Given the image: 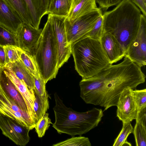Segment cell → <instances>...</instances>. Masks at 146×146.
Returning <instances> with one entry per match:
<instances>
[{"instance_id": "16", "label": "cell", "mask_w": 146, "mask_h": 146, "mask_svg": "<svg viewBox=\"0 0 146 146\" xmlns=\"http://www.w3.org/2000/svg\"><path fill=\"white\" fill-rule=\"evenodd\" d=\"M3 68L5 72L23 96L27 107L29 114L34 124L33 108L35 100L34 90H31L26 84L18 78L9 68L6 67Z\"/></svg>"}, {"instance_id": "14", "label": "cell", "mask_w": 146, "mask_h": 146, "mask_svg": "<svg viewBox=\"0 0 146 146\" xmlns=\"http://www.w3.org/2000/svg\"><path fill=\"white\" fill-rule=\"evenodd\" d=\"M104 51L110 64L116 62L124 56L122 48L115 38L111 35L103 32L100 39Z\"/></svg>"}, {"instance_id": "37", "label": "cell", "mask_w": 146, "mask_h": 146, "mask_svg": "<svg viewBox=\"0 0 146 146\" xmlns=\"http://www.w3.org/2000/svg\"><path fill=\"white\" fill-rule=\"evenodd\" d=\"M122 0H110V7L116 6L120 3Z\"/></svg>"}, {"instance_id": "26", "label": "cell", "mask_w": 146, "mask_h": 146, "mask_svg": "<svg viewBox=\"0 0 146 146\" xmlns=\"http://www.w3.org/2000/svg\"><path fill=\"white\" fill-rule=\"evenodd\" d=\"M89 138L80 136L72 137L66 140L53 144L52 146H91Z\"/></svg>"}, {"instance_id": "2", "label": "cell", "mask_w": 146, "mask_h": 146, "mask_svg": "<svg viewBox=\"0 0 146 146\" xmlns=\"http://www.w3.org/2000/svg\"><path fill=\"white\" fill-rule=\"evenodd\" d=\"M141 14L130 0H122L112 10L103 14V32L115 38L125 55L137 33Z\"/></svg>"}, {"instance_id": "36", "label": "cell", "mask_w": 146, "mask_h": 146, "mask_svg": "<svg viewBox=\"0 0 146 146\" xmlns=\"http://www.w3.org/2000/svg\"><path fill=\"white\" fill-rule=\"evenodd\" d=\"M6 64L5 50L3 46H0V66L2 68Z\"/></svg>"}, {"instance_id": "38", "label": "cell", "mask_w": 146, "mask_h": 146, "mask_svg": "<svg viewBox=\"0 0 146 146\" xmlns=\"http://www.w3.org/2000/svg\"><path fill=\"white\" fill-rule=\"evenodd\" d=\"M132 145L131 143L129 142H128L127 141H126L124 142V143L123 144L122 146H131Z\"/></svg>"}, {"instance_id": "28", "label": "cell", "mask_w": 146, "mask_h": 146, "mask_svg": "<svg viewBox=\"0 0 146 146\" xmlns=\"http://www.w3.org/2000/svg\"><path fill=\"white\" fill-rule=\"evenodd\" d=\"M5 50L6 64L12 63L20 59L22 50L19 47L13 45L3 46Z\"/></svg>"}, {"instance_id": "35", "label": "cell", "mask_w": 146, "mask_h": 146, "mask_svg": "<svg viewBox=\"0 0 146 146\" xmlns=\"http://www.w3.org/2000/svg\"><path fill=\"white\" fill-rule=\"evenodd\" d=\"M100 8L104 12L106 11L108 8L110 7V0H95Z\"/></svg>"}, {"instance_id": "19", "label": "cell", "mask_w": 146, "mask_h": 146, "mask_svg": "<svg viewBox=\"0 0 146 146\" xmlns=\"http://www.w3.org/2000/svg\"><path fill=\"white\" fill-rule=\"evenodd\" d=\"M4 67L8 68L19 79L23 82L31 91L34 90L35 86L33 75L19 60L7 64Z\"/></svg>"}, {"instance_id": "5", "label": "cell", "mask_w": 146, "mask_h": 146, "mask_svg": "<svg viewBox=\"0 0 146 146\" xmlns=\"http://www.w3.org/2000/svg\"><path fill=\"white\" fill-rule=\"evenodd\" d=\"M33 58L39 73L46 83L56 77L59 69L57 44L49 20L42 29Z\"/></svg>"}, {"instance_id": "20", "label": "cell", "mask_w": 146, "mask_h": 146, "mask_svg": "<svg viewBox=\"0 0 146 146\" xmlns=\"http://www.w3.org/2000/svg\"><path fill=\"white\" fill-rule=\"evenodd\" d=\"M35 100L33 108L35 125L49 108V96L47 92L44 95H39L34 90Z\"/></svg>"}, {"instance_id": "10", "label": "cell", "mask_w": 146, "mask_h": 146, "mask_svg": "<svg viewBox=\"0 0 146 146\" xmlns=\"http://www.w3.org/2000/svg\"><path fill=\"white\" fill-rule=\"evenodd\" d=\"M0 129L3 135L17 145L25 146L30 140V129L7 116L0 115Z\"/></svg>"}, {"instance_id": "31", "label": "cell", "mask_w": 146, "mask_h": 146, "mask_svg": "<svg viewBox=\"0 0 146 146\" xmlns=\"http://www.w3.org/2000/svg\"><path fill=\"white\" fill-rule=\"evenodd\" d=\"M103 17L102 15L98 19L93 28L88 34L87 37L100 39L103 32Z\"/></svg>"}, {"instance_id": "34", "label": "cell", "mask_w": 146, "mask_h": 146, "mask_svg": "<svg viewBox=\"0 0 146 146\" xmlns=\"http://www.w3.org/2000/svg\"><path fill=\"white\" fill-rule=\"evenodd\" d=\"M135 120L139 121L144 126H146V107L138 112Z\"/></svg>"}, {"instance_id": "23", "label": "cell", "mask_w": 146, "mask_h": 146, "mask_svg": "<svg viewBox=\"0 0 146 146\" xmlns=\"http://www.w3.org/2000/svg\"><path fill=\"white\" fill-rule=\"evenodd\" d=\"M20 59L33 76L37 77L40 76L35 61L32 56L22 50Z\"/></svg>"}, {"instance_id": "4", "label": "cell", "mask_w": 146, "mask_h": 146, "mask_svg": "<svg viewBox=\"0 0 146 146\" xmlns=\"http://www.w3.org/2000/svg\"><path fill=\"white\" fill-rule=\"evenodd\" d=\"M76 70L82 79L97 75L110 64L100 39L86 37L71 45Z\"/></svg>"}, {"instance_id": "40", "label": "cell", "mask_w": 146, "mask_h": 146, "mask_svg": "<svg viewBox=\"0 0 146 146\" xmlns=\"http://www.w3.org/2000/svg\"><path fill=\"white\" fill-rule=\"evenodd\" d=\"M144 1L146 3V0H144Z\"/></svg>"}, {"instance_id": "18", "label": "cell", "mask_w": 146, "mask_h": 146, "mask_svg": "<svg viewBox=\"0 0 146 146\" xmlns=\"http://www.w3.org/2000/svg\"><path fill=\"white\" fill-rule=\"evenodd\" d=\"M95 0H72L71 8L66 18L73 21L80 17L97 9Z\"/></svg>"}, {"instance_id": "33", "label": "cell", "mask_w": 146, "mask_h": 146, "mask_svg": "<svg viewBox=\"0 0 146 146\" xmlns=\"http://www.w3.org/2000/svg\"><path fill=\"white\" fill-rule=\"evenodd\" d=\"M138 7L144 15L146 16V3L144 0H130Z\"/></svg>"}, {"instance_id": "7", "label": "cell", "mask_w": 146, "mask_h": 146, "mask_svg": "<svg viewBox=\"0 0 146 146\" xmlns=\"http://www.w3.org/2000/svg\"><path fill=\"white\" fill-rule=\"evenodd\" d=\"M48 15V19L51 23L57 44L59 69L68 61L71 54V46L68 42L65 29L66 17Z\"/></svg>"}, {"instance_id": "22", "label": "cell", "mask_w": 146, "mask_h": 146, "mask_svg": "<svg viewBox=\"0 0 146 146\" xmlns=\"http://www.w3.org/2000/svg\"><path fill=\"white\" fill-rule=\"evenodd\" d=\"M5 0L15 12L23 23L33 27L32 18L24 0Z\"/></svg>"}, {"instance_id": "39", "label": "cell", "mask_w": 146, "mask_h": 146, "mask_svg": "<svg viewBox=\"0 0 146 146\" xmlns=\"http://www.w3.org/2000/svg\"><path fill=\"white\" fill-rule=\"evenodd\" d=\"M2 68L1 67V66H0V71H1V69Z\"/></svg>"}, {"instance_id": "32", "label": "cell", "mask_w": 146, "mask_h": 146, "mask_svg": "<svg viewBox=\"0 0 146 146\" xmlns=\"http://www.w3.org/2000/svg\"><path fill=\"white\" fill-rule=\"evenodd\" d=\"M33 76L35 86L34 90L40 95H44L47 92L46 90V83L40 76L37 77Z\"/></svg>"}, {"instance_id": "8", "label": "cell", "mask_w": 146, "mask_h": 146, "mask_svg": "<svg viewBox=\"0 0 146 146\" xmlns=\"http://www.w3.org/2000/svg\"><path fill=\"white\" fill-rule=\"evenodd\" d=\"M125 56L141 67L146 64V19L143 14L137 33Z\"/></svg>"}, {"instance_id": "1", "label": "cell", "mask_w": 146, "mask_h": 146, "mask_svg": "<svg viewBox=\"0 0 146 146\" xmlns=\"http://www.w3.org/2000/svg\"><path fill=\"white\" fill-rule=\"evenodd\" d=\"M123 60L110 64L94 76L82 79L79 83L80 97L86 104L98 105L104 111L116 106L121 93L129 87L136 89L145 82L141 67L124 56Z\"/></svg>"}, {"instance_id": "15", "label": "cell", "mask_w": 146, "mask_h": 146, "mask_svg": "<svg viewBox=\"0 0 146 146\" xmlns=\"http://www.w3.org/2000/svg\"><path fill=\"white\" fill-rule=\"evenodd\" d=\"M0 87L22 110L28 113L27 107L23 96L5 72L4 68H1L0 72Z\"/></svg>"}, {"instance_id": "17", "label": "cell", "mask_w": 146, "mask_h": 146, "mask_svg": "<svg viewBox=\"0 0 146 146\" xmlns=\"http://www.w3.org/2000/svg\"><path fill=\"white\" fill-rule=\"evenodd\" d=\"M32 18L33 27L38 29L42 17L48 14L50 0H24Z\"/></svg>"}, {"instance_id": "30", "label": "cell", "mask_w": 146, "mask_h": 146, "mask_svg": "<svg viewBox=\"0 0 146 146\" xmlns=\"http://www.w3.org/2000/svg\"><path fill=\"white\" fill-rule=\"evenodd\" d=\"M132 93L138 111L146 107V89L133 90Z\"/></svg>"}, {"instance_id": "11", "label": "cell", "mask_w": 146, "mask_h": 146, "mask_svg": "<svg viewBox=\"0 0 146 146\" xmlns=\"http://www.w3.org/2000/svg\"><path fill=\"white\" fill-rule=\"evenodd\" d=\"M42 29H36L23 23L16 34L18 47L33 57L40 40Z\"/></svg>"}, {"instance_id": "6", "label": "cell", "mask_w": 146, "mask_h": 146, "mask_svg": "<svg viewBox=\"0 0 146 146\" xmlns=\"http://www.w3.org/2000/svg\"><path fill=\"white\" fill-rule=\"evenodd\" d=\"M103 15L99 7L82 15L73 21L66 18L64 21L66 36L70 45L87 37L99 18Z\"/></svg>"}, {"instance_id": "29", "label": "cell", "mask_w": 146, "mask_h": 146, "mask_svg": "<svg viewBox=\"0 0 146 146\" xmlns=\"http://www.w3.org/2000/svg\"><path fill=\"white\" fill-rule=\"evenodd\" d=\"M51 124L52 123L48 117V114L46 113L37 123L34 128L39 137L41 138L44 136L46 131Z\"/></svg>"}, {"instance_id": "3", "label": "cell", "mask_w": 146, "mask_h": 146, "mask_svg": "<svg viewBox=\"0 0 146 146\" xmlns=\"http://www.w3.org/2000/svg\"><path fill=\"white\" fill-rule=\"evenodd\" d=\"M54 98L55 121L52 127L59 134L81 136L97 126L104 115L102 110L96 108L84 112L74 111L64 104L56 93Z\"/></svg>"}, {"instance_id": "25", "label": "cell", "mask_w": 146, "mask_h": 146, "mask_svg": "<svg viewBox=\"0 0 146 146\" xmlns=\"http://www.w3.org/2000/svg\"><path fill=\"white\" fill-rule=\"evenodd\" d=\"M133 133L134 136L136 146H146V126L139 121L136 120Z\"/></svg>"}, {"instance_id": "24", "label": "cell", "mask_w": 146, "mask_h": 146, "mask_svg": "<svg viewBox=\"0 0 146 146\" xmlns=\"http://www.w3.org/2000/svg\"><path fill=\"white\" fill-rule=\"evenodd\" d=\"M9 45L18 47L17 36L0 25V46Z\"/></svg>"}, {"instance_id": "13", "label": "cell", "mask_w": 146, "mask_h": 146, "mask_svg": "<svg viewBox=\"0 0 146 146\" xmlns=\"http://www.w3.org/2000/svg\"><path fill=\"white\" fill-rule=\"evenodd\" d=\"M23 22L5 0H0V25L16 34Z\"/></svg>"}, {"instance_id": "27", "label": "cell", "mask_w": 146, "mask_h": 146, "mask_svg": "<svg viewBox=\"0 0 146 146\" xmlns=\"http://www.w3.org/2000/svg\"><path fill=\"white\" fill-rule=\"evenodd\" d=\"M133 128L130 122L123 123L121 131L115 140L113 146H122L129 135L133 133Z\"/></svg>"}, {"instance_id": "9", "label": "cell", "mask_w": 146, "mask_h": 146, "mask_svg": "<svg viewBox=\"0 0 146 146\" xmlns=\"http://www.w3.org/2000/svg\"><path fill=\"white\" fill-rule=\"evenodd\" d=\"M0 115L13 119L30 130L35 126L28 113L22 110L0 87Z\"/></svg>"}, {"instance_id": "21", "label": "cell", "mask_w": 146, "mask_h": 146, "mask_svg": "<svg viewBox=\"0 0 146 146\" xmlns=\"http://www.w3.org/2000/svg\"><path fill=\"white\" fill-rule=\"evenodd\" d=\"M72 0H50L48 14L67 17L69 13Z\"/></svg>"}, {"instance_id": "12", "label": "cell", "mask_w": 146, "mask_h": 146, "mask_svg": "<svg viewBox=\"0 0 146 146\" xmlns=\"http://www.w3.org/2000/svg\"><path fill=\"white\" fill-rule=\"evenodd\" d=\"M132 90L129 87L125 88L120 95L116 106L117 116L122 123L131 122L137 117L138 111Z\"/></svg>"}]
</instances>
